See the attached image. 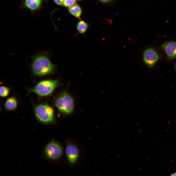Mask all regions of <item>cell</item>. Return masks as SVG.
Masks as SVG:
<instances>
[{
	"mask_svg": "<svg viewBox=\"0 0 176 176\" xmlns=\"http://www.w3.org/2000/svg\"><path fill=\"white\" fill-rule=\"evenodd\" d=\"M18 102L16 99L11 97L7 99L4 103L5 109L8 111H11L15 109L17 107Z\"/></svg>",
	"mask_w": 176,
	"mask_h": 176,
	"instance_id": "cell-9",
	"label": "cell"
},
{
	"mask_svg": "<svg viewBox=\"0 0 176 176\" xmlns=\"http://www.w3.org/2000/svg\"><path fill=\"white\" fill-rule=\"evenodd\" d=\"M59 85L57 79L43 80L30 88L28 92H33L39 96L45 97L51 94Z\"/></svg>",
	"mask_w": 176,
	"mask_h": 176,
	"instance_id": "cell-2",
	"label": "cell"
},
{
	"mask_svg": "<svg viewBox=\"0 0 176 176\" xmlns=\"http://www.w3.org/2000/svg\"><path fill=\"white\" fill-rule=\"evenodd\" d=\"M63 153L62 146L55 141H52L48 143L44 150L45 156L47 158L51 160H55L59 158Z\"/></svg>",
	"mask_w": 176,
	"mask_h": 176,
	"instance_id": "cell-5",
	"label": "cell"
},
{
	"mask_svg": "<svg viewBox=\"0 0 176 176\" xmlns=\"http://www.w3.org/2000/svg\"><path fill=\"white\" fill-rule=\"evenodd\" d=\"M78 0V1H80V0Z\"/></svg>",
	"mask_w": 176,
	"mask_h": 176,
	"instance_id": "cell-18",
	"label": "cell"
},
{
	"mask_svg": "<svg viewBox=\"0 0 176 176\" xmlns=\"http://www.w3.org/2000/svg\"><path fill=\"white\" fill-rule=\"evenodd\" d=\"M161 47L169 58L172 59L176 57V42H166L161 45Z\"/></svg>",
	"mask_w": 176,
	"mask_h": 176,
	"instance_id": "cell-8",
	"label": "cell"
},
{
	"mask_svg": "<svg viewBox=\"0 0 176 176\" xmlns=\"http://www.w3.org/2000/svg\"><path fill=\"white\" fill-rule=\"evenodd\" d=\"M100 2L104 3H107L111 2L113 0H98Z\"/></svg>",
	"mask_w": 176,
	"mask_h": 176,
	"instance_id": "cell-16",
	"label": "cell"
},
{
	"mask_svg": "<svg viewBox=\"0 0 176 176\" xmlns=\"http://www.w3.org/2000/svg\"><path fill=\"white\" fill-rule=\"evenodd\" d=\"M65 153L69 163L71 165L74 164L77 161L79 155L77 147L73 144H68L66 147Z\"/></svg>",
	"mask_w": 176,
	"mask_h": 176,
	"instance_id": "cell-6",
	"label": "cell"
},
{
	"mask_svg": "<svg viewBox=\"0 0 176 176\" xmlns=\"http://www.w3.org/2000/svg\"></svg>",
	"mask_w": 176,
	"mask_h": 176,
	"instance_id": "cell-19",
	"label": "cell"
},
{
	"mask_svg": "<svg viewBox=\"0 0 176 176\" xmlns=\"http://www.w3.org/2000/svg\"><path fill=\"white\" fill-rule=\"evenodd\" d=\"M41 3V0H26L25 5L29 9L35 10L39 8Z\"/></svg>",
	"mask_w": 176,
	"mask_h": 176,
	"instance_id": "cell-11",
	"label": "cell"
},
{
	"mask_svg": "<svg viewBox=\"0 0 176 176\" xmlns=\"http://www.w3.org/2000/svg\"><path fill=\"white\" fill-rule=\"evenodd\" d=\"M63 0H53L56 4L60 6H62L63 4Z\"/></svg>",
	"mask_w": 176,
	"mask_h": 176,
	"instance_id": "cell-15",
	"label": "cell"
},
{
	"mask_svg": "<svg viewBox=\"0 0 176 176\" xmlns=\"http://www.w3.org/2000/svg\"><path fill=\"white\" fill-rule=\"evenodd\" d=\"M10 89L8 87L4 86H1L0 88V95L2 97H5L8 95Z\"/></svg>",
	"mask_w": 176,
	"mask_h": 176,
	"instance_id": "cell-13",
	"label": "cell"
},
{
	"mask_svg": "<svg viewBox=\"0 0 176 176\" xmlns=\"http://www.w3.org/2000/svg\"><path fill=\"white\" fill-rule=\"evenodd\" d=\"M171 176H176V173L172 174Z\"/></svg>",
	"mask_w": 176,
	"mask_h": 176,
	"instance_id": "cell-17",
	"label": "cell"
},
{
	"mask_svg": "<svg viewBox=\"0 0 176 176\" xmlns=\"http://www.w3.org/2000/svg\"><path fill=\"white\" fill-rule=\"evenodd\" d=\"M88 26V24L86 22L80 20L77 24V29L79 33L81 34H83L86 31Z\"/></svg>",
	"mask_w": 176,
	"mask_h": 176,
	"instance_id": "cell-12",
	"label": "cell"
},
{
	"mask_svg": "<svg viewBox=\"0 0 176 176\" xmlns=\"http://www.w3.org/2000/svg\"><path fill=\"white\" fill-rule=\"evenodd\" d=\"M159 58V56L156 52L151 48L146 49L143 54V61L145 64L150 67L153 66Z\"/></svg>",
	"mask_w": 176,
	"mask_h": 176,
	"instance_id": "cell-7",
	"label": "cell"
},
{
	"mask_svg": "<svg viewBox=\"0 0 176 176\" xmlns=\"http://www.w3.org/2000/svg\"><path fill=\"white\" fill-rule=\"evenodd\" d=\"M76 0H64L63 5L66 7H70L75 5Z\"/></svg>",
	"mask_w": 176,
	"mask_h": 176,
	"instance_id": "cell-14",
	"label": "cell"
},
{
	"mask_svg": "<svg viewBox=\"0 0 176 176\" xmlns=\"http://www.w3.org/2000/svg\"><path fill=\"white\" fill-rule=\"evenodd\" d=\"M68 10L70 13L74 16L80 19L82 13V10L79 5L75 4L69 7Z\"/></svg>",
	"mask_w": 176,
	"mask_h": 176,
	"instance_id": "cell-10",
	"label": "cell"
},
{
	"mask_svg": "<svg viewBox=\"0 0 176 176\" xmlns=\"http://www.w3.org/2000/svg\"><path fill=\"white\" fill-rule=\"evenodd\" d=\"M54 105L59 111L65 114H70L74 110L73 99L66 91L63 92L56 99Z\"/></svg>",
	"mask_w": 176,
	"mask_h": 176,
	"instance_id": "cell-4",
	"label": "cell"
},
{
	"mask_svg": "<svg viewBox=\"0 0 176 176\" xmlns=\"http://www.w3.org/2000/svg\"><path fill=\"white\" fill-rule=\"evenodd\" d=\"M32 68L34 75L43 76L52 73L55 70V65L47 56L40 55L36 56L34 59Z\"/></svg>",
	"mask_w": 176,
	"mask_h": 176,
	"instance_id": "cell-1",
	"label": "cell"
},
{
	"mask_svg": "<svg viewBox=\"0 0 176 176\" xmlns=\"http://www.w3.org/2000/svg\"><path fill=\"white\" fill-rule=\"evenodd\" d=\"M34 112L37 120L42 123L48 124L53 122L54 121V110L47 103H41L35 105Z\"/></svg>",
	"mask_w": 176,
	"mask_h": 176,
	"instance_id": "cell-3",
	"label": "cell"
}]
</instances>
